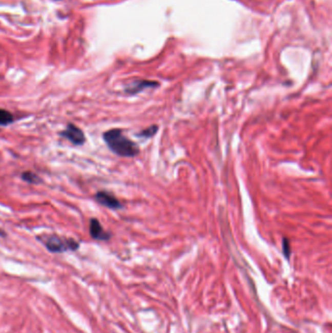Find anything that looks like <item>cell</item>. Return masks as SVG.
I'll use <instances>...</instances> for the list:
<instances>
[{"label": "cell", "instance_id": "11", "mask_svg": "<svg viewBox=\"0 0 332 333\" xmlns=\"http://www.w3.org/2000/svg\"><path fill=\"white\" fill-rule=\"evenodd\" d=\"M6 236H7V233H6L3 229L0 228V237H1V238H5Z\"/></svg>", "mask_w": 332, "mask_h": 333}, {"label": "cell", "instance_id": "9", "mask_svg": "<svg viewBox=\"0 0 332 333\" xmlns=\"http://www.w3.org/2000/svg\"><path fill=\"white\" fill-rule=\"evenodd\" d=\"M159 131V126L158 125H152L150 127L147 128L139 133H137V137H141V138H150L154 137Z\"/></svg>", "mask_w": 332, "mask_h": 333}, {"label": "cell", "instance_id": "2", "mask_svg": "<svg viewBox=\"0 0 332 333\" xmlns=\"http://www.w3.org/2000/svg\"><path fill=\"white\" fill-rule=\"evenodd\" d=\"M37 240L53 254H63L66 252H75L79 248L78 242L72 238H64L58 235L37 236Z\"/></svg>", "mask_w": 332, "mask_h": 333}, {"label": "cell", "instance_id": "1", "mask_svg": "<svg viewBox=\"0 0 332 333\" xmlns=\"http://www.w3.org/2000/svg\"><path fill=\"white\" fill-rule=\"evenodd\" d=\"M102 138L109 150L119 157L134 158L139 154V147L126 137L122 129H110L102 134Z\"/></svg>", "mask_w": 332, "mask_h": 333}, {"label": "cell", "instance_id": "5", "mask_svg": "<svg viewBox=\"0 0 332 333\" xmlns=\"http://www.w3.org/2000/svg\"><path fill=\"white\" fill-rule=\"evenodd\" d=\"M90 235L97 241H108L111 239V233L107 231L101 223L99 222L98 218H91L90 219V226H89Z\"/></svg>", "mask_w": 332, "mask_h": 333}, {"label": "cell", "instance_id": "8", "mask_svg": "<svg viewBox=\"0 0 332 333\" xmlns=\"http://www.w3.org/2000/svg\"><path fill=\"white\" fill-rule=\"evenodd\" d=\"M20 178L30 184H40L42 182L41 177H38L35 173H33L31 171L23 172L20 175Z\"/></svg>", "mask_w": 332, "mask_h": 333}, {"label": "cell", "instance_id": "3", "mask_svg": "<svg viewBox=\"0 0 332 333\" xmlns=\"http://www.w3.org/2000/svg\"><path fill=\"white\" fill-rule=\"evenodd\" d=\"M59 136L68 139L73 145H76V147L84 145L87 140L82 129L76 126L73 123H68L66 129L63 130L61 132H59Z\"/></svg>", "mask_w": 332, "mask_h": 333}, {"label": "cell", "instance_id": "7", "mask_svg": "<svg viewBox=\"0 0 332 333\" xmlns=\"http://www.w3.org/2000/svg\"><path fill=\"white\" fill-rule=\"evenodd\" d=\"M16 121L14 114L3 108H0V127H7Z\"/></svg>", "mask_w": 332, "mask_h": 333}, {"label": "cell", "instance_id": "6", "mask_svg": "<svg viewBox=\"0 0 332 333\" xmlns=\"http://www.w3.org/2000/svg\"><path fill=\"white\" fill-rule=\"evenodd\" d=\"M160 86V83L151 80H136L125 87L124 91L127 95L135 96L147 88H156Z\"/></svg>", "mask_w": 332, "mask_h": 333}, {"label": "cell", "instance_id": "4", "mask_svg": "<svg viewBox=\"0 0 332 333\" xmlns=\"http://www.w3.org/2000/svg\"><path fill=\"white\" fill-rule=\"evenodd\" d=\"M95 200L100 206L108 207V209L113 210V211H117V210H121L124 207L123 204L118 200L116 197L114 196L112 193H110L108 191H105V190L98 191L95 194Z\"/></svg>", "mask_w": 332, "mask_h": 333}, {"label": "cell", "instance_id": "10", "mask_svg": "<svg viewBox=\"0 0 332 333\" xmlns=\"http://www.w3.org/2000/svg\"><path fill=\"white\" fill-rule=\"evenodd\" d=\"M283 253L284 257H286L287 259H289V256L292 254V249H291V245H289V241L287 238H283Z\"/></svg>", "mask_w": 332, "mask_h": 333}]
</instances>
